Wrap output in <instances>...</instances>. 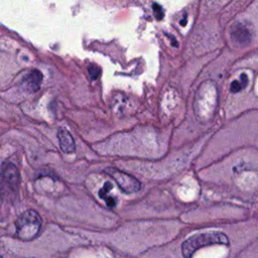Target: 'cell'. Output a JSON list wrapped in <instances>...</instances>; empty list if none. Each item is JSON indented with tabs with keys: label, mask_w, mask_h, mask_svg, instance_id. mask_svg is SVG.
<instances>
[{
	"label": "cell",
	"mask_w": 258,
	"mask_h": 258,
	"mask_svg": "<svg viewBox=\"0 0 258 258\" xmlns=\"http://www.w3.org/2000/svg\"><path fill=\"white\" fill-rule=\"evenodd\" d=\"M230 244L226 234L220 231H211L200 233L187 238L181 244V253L184 258H191L194 253L201 248L211 245H226Z\"/></svg>",
	"instance_id": "obj_1"
},
{
	"label": "cell",
	"mask_w": 258,
	"mask_h": 258,
	"mask_svg": "<svg viewBox=\"0 0 258 258\" xmlns=\"http://www.w3.org/2000/svg\"><path fill=\"white\" fill-rule=\"evenodd\" d=\"M41 227V218L34 210H27L23 212L15 222L16 236L23 241H30L34 239Z\"/></svg>",
	"instance_id": "obj_2"
},
{
	"label": "cell",
	"mask_w": 258,
	"mask_h": 258,
	"mask_svg": "<svg viewBox=\"0 0 258 258\" xmlns=\"http://www.w3.org/2000/svg\"><path fill=\"white\" fill-rule=\"evenodd\" d=\"M105 173L111 176L113 180H115V182L118 184L120 189L125 194H133L139 190L141 187V183L137 178L117 168L107 167L105 169Z\"/></svg>",
	"instance_id": "obj_3"
},
{
	"label": "cell",
	"mask_w": 258,
	"mask_h": 258,
	"mask_svg": "<svg viewBox=\"0 0 258 258\" xmlns=\"http://www.w3.org/2000/svg\"><path fill=\"white\" fill-rule=\"evenodd\" d=\"M2 181L9 187H17L19 182V173L13 163L4 162L2 164Z\"/></svg>",
	"instance_id": "obj_4"
},
{
	"label": "cell",
	"mask_w": 258,
	"mask_h": 258,
	"mask_svg": "<svg viewBox=\"0 0 258 258\" xmlns=\"http://www.w3.org/2000/svg\"><path fill=\"white\" fill-rule=\"evenodd\" d=\"M232 38L240 45H247L251 40V32L242 23H236L231 29Z\"/></svg>",
	"instance_id": "obj_5"
},
{
	"label": "cell",
	"mask_w": 258,
	"mask_h": 258,
	"mask_svg": "<svg viewBox=\"0 0 258 258\" xmlns=\"http://www.w3.org/2000/svg\"><path fill=\"white\" fill-rule=\"evenodd\" d=\"M57 139L59 143V147L64 153H72L76 150V143L72 136V134L63 128H59L57 130Z\"/></svg>",
	"instance_id": "obj_6"
},
{
	"label": "cell",
	"mask_w": 258,
	"mask_h": 258,
	"mask_svg": "<svg viewBox=\"0 0 258 258\" xmlns=\"http://www.w3.org/2000/svg\"><path fill=\"white\" fill-rule=\"evenodd\" d=\"M42 81V75L38 70H32L23 79L24 89L28 92H35L39 89Z\"/></svg>",
	"instance_id": "obj_7"
},
{
	"label": "cell",
	"mask_w": 258,
	"mask_h": 258,
	"mask_svg": "<svg viewBox=\"0 0 258 258\" xmlns=\"http://www.w3.org/2000/svg\"><path fill=\"white\" fill-rule=\"evenodd\" d=\"M112 188H113L112 183L107 181V182L104 183V185L99 190V197L106 202V204L109 208H114L116 206V203H117L116 199L110 195V191H111Z\"/></svg>",
	"instance_id": "obj_8"
},
{
	"label": "cell",
	"mask_w": 258,
	"mask_h": 258,
	"mask_svg": "<svg viewBox=\"0 0 258 258\" xmlns=\"http://www.w3.org/2000/svg\"><path fill=\"white\" fill-rule=\"evenodd\" d=\"M246 85H247V77L245 75H242L241 76V80H239V81L236 80V81L232 82L230 91L232 93H237V92L241 91Z\"/></svg>",
	"instance_id": "obj_9"
},
{
	"label": "cell",
	"mask_w": 258,
	"mask_h": 258,
	"mask_svg": "<svg viewBox=\"0 0 258 258\" xmlns=\"http://www.w3.org/2000/svg\"><path fill=\"white\" fill-rule=\"evenodd\" d=\"M88 72H89V75L91 77L92 80H97L99 77H100V74H101V69L97 66H94V64H90L88 67Z\"/></svg>",
	"instance_id": "obj_10"
},
{
	"label": "cell",
	"mask_w": 258,
	"mask_h": 258,
	"mask_svg": "<svg viewBox=\"0 0 258 258\" xmlns=\"http://www.w3.org/2000/svg\"><path fill=\"white\" fill-rule=\"evenodd\" d=\"M153 10H154V13H155V16H156L157 19H161L163 17L162 9H161V7L157 3L153 4Z\"/></svg>",
	"instance_id": "obj_11"
},
{
	"label": "cell",
	"mask_w": 258,
	"mask_h": 258,
	"mask_svg": "<svg viewBox=\"0 0 258 258\" xmlns=\"http://www.w3.org/2000/svg\"><path fill=\"white\" fill-rule=\"evenodd\" d=\"M1 258H3V257H1Z\"/></svg>",
	"instance_id": "obj_12"
}]
</instances>
